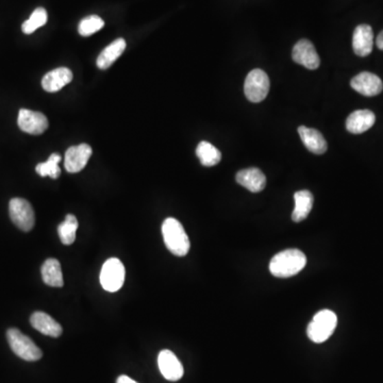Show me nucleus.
<instances>
[{"label":"nucleus","instance_id":"obj_1","mask_svg":"<svg viewBox=\"0 0 383 383\" xmlns=\"http://www.w3.org/2000/svg\"><path fill=\"white\" fill-rule=\"evenodd\" d=\"M307 257L301 250L286 249L277 254L269 263V271L277 278H290L305 269Z\"/></svg>","mask_w":383,"mask_h":383},{"label":"nucleus","instance_id":"obj_2","mask_svg":"<svg viewBox=\"0 0 383 383\" xmlns=\"http://www.w3.org/2000/svg\"><path fill=\"white\" fill-rule=\"evenodd\" d=\"M162 234L165 246L173 255L184 257L190 251V240L184 226L176 219L169 217L163 221Z\"/></svg>","mask_w":383,"mask_h":383},{"label":"nucleus","instance_id":"obj_3","mask_svg":"<svg viewBox=\"0 0 383 383\" xmlns=\"http://www.w3.org/2000/svg\"><path fill=\"white\" fill-rule=\"evenodd\" d=\"M338 325V317L330 310H321L314 315L307 329V334L312 342L324 343L334 334Z\"/></svg>","mask_w":383,"mask_h":383},{"label":"nucleus","instance_id":"obj_4","mask_svg":"<svg viewBox=\"0 0 383 383\" xmlns=\"http://www.w3.org/2000/svg\"><path fill=\"white\" fill-rule=\"evenodd\" d=\"M7 338L10 347L17 357L25 361L34 362L43 357V352L34 344V341L16 328L7 331Z\"/></svg>","mask_w":383,"mask_h":383},{"label":"nucleus","instance_id":"obj_5","mask_svg":"<svg viewBox=\"0 0 383 383\" xmlns=\"http://www.w3.org/2000/svg\"><path fill=\"white\" fill-rule=\"evenodd\" d=\"M125 267L121 260L111 258L105 262L100 271V284L103 290L114 293L121 290L125 282Z\"/></svg>","mask_w":383,"mask_h":383},{"label":"nucleus","instance_id":"obj_6","mask_svg":"<svg viewBox=\"0 0 383 383\" xmlns=\"http://www.w3.org/2000/svg\"><path fill=\"white\" fill-rule=\"evenodd\" d=\"M269 78L262 69H254L247 75L244 84V92L251 103H261L269 92Z\"/></svg>","mask_w":383,"mask_h":383},{"label":"nucleus","instance_id":"obj_7","mask_svg":"<svg viewBox=\"0 0 383 383\" xmlns=\"http://www.w3.org/2000/svg\"><path fill=\"white\" fill-rule=\"evenodd\" d=\"M10 217L13 224L21 230L28 232L36 224V215L34 208L28 200L23 198H13L9 203Z\"/></svg>","mask_w":383,"mask_h":383},{"label":"nucleus","instance_id":"obj_8","mask_svg":"<svg viewBox=\"0 0 383 383\" xmlns=\"http://www.w3.org/2000/svg\"><path fill=\"white\" fill-rule=\"evenodd\" d=\"M17 124L21 130L24 131L26 134L38 136V134H44L47 130L48 119L43 113L22 109L18 113Z\"/></svg>","mask_w":383,"mask_h":383},{"label":"nucleus","instance_id":"obj_9","mask_svg":"<svg viewBox=\"0 0 383 383\" xmlns=\"http://www.w3.org/2000/svg\"><path fill=\"white\" fill-rule=\"evenodd\" d=\"M292 58L294 62L311 71L319 69L321 64V59L314 45L306 38L300 40L295 44L292 51Z\"/></svg>","mask_w":383,"mask_h":383},{"label":"nucleus","instance_id":"obj_10","mask_svg":"<svg viewBox=\"0 0 383 383\" xmlns=\"http://www.w3.org/2000/svg\"><path fill=\"white\" fill-rule=\"evenodd\" d=\"M92 153V148L88 144L69 147L65 153V169L71 174L82 171L88 164Z\"/></svg>","mask_w":383,"mask_h":383},{"label":"nucleus","instance_id":"obj_11","mask_svg":"<svg viewBox=\"0 0 383 383\" xmlns=\"http://www.w3.org/2000/svg\"><path fill=\"white\" fill-rule=\"evenodd\" d=\"M160 371L166 380L178 381L184 377V369L178 358L171 350H162L158 357Z\"/></svg>","mask_w":383,"mask_h":383},{"label":"nucleus","instance_id":"obj_12","mask_svg":"<svg viewBox=\"0 0 383 383\" xmlns=\"http://www.w3.org/2000/svg\"><path fill=\"white\" fill-rule=\"evenodd\" d=\"M350 86L358 93L369 97L379 95L383 90L382 80L377 75L369 72H363L354 77Z\"/></svg>","mask_w":383,"mask_h":383},{"label":"nucleus","instance_id":"obj_13","mask_svg":"<svg viewBox=\"0 0 383 383\" xmlns=\"http://www.w3.org/2000/svg\"><path fill=\"white\" fill-rule=\"evenodd\" d=\"M374 46V32L369 25H359L354 32L352 36V48L356 55L359 57H367L371 55Z\"/></svg>","mask_w":383,"mask_h":383},{"label":"nucleus","instance_id":"obj_14","mask_svg":"<svg viewBox=\"0 0 383 383\" xmlns=\"http://www.w3.org/2000/svg\"><path fill=\"white\" fill-rule=\"evenodd\" d=\"M236 182L253 193H259L267 186V177L259 169H242L236 174Z\"/></svg>","mask_w":383,"mask_h":383},{"label":"nucleus","instance_id":"obj_15","mask_svg":"<svg viewBox=\"0 0 383 383\" xmlns=\"http://www.w3.org/2000/svg\"><path fill=\"white\" fill-rule=\"evenodd\" d=\"M376 116L371 110H357L346 121V128L352 134H361L374 126Z\"/></svg>","mask_w":383,"mask_h":383},{"label":"nucleus","instance_id":"obj_16","mask_svg":"<svg viewBox=\"0 0 383 383\" xmlns=\"http://www.w3.org/2000/svg\"><path fill=\"white\" fill-rule=\"evenodd\" d=\"M73 72L67 67H59L47 73L42 80V86L46 92L55 93L64 88L73 80Z\"/></svg>","mask_w":383,"mask_h":383},{"label":"nucleus","instance_id":"obj_17","mask_svg":"<svg viewBox=\"0 0 383 383\" xmlns=\"http://www.w3.org/2000/svg\"><path fill=\"white\" fill-rule=\"evenodd\" d=\"M298 134L301 138L302 143L315 155H323L327 151V142L324 136L317 129L308 128L306 126H300L298 128Z\"/></svg>","mask_w":383,"mask_h":383},{"label":"nucleus","instance_id":"obj_18","mask_svg":"<svg viewBox=\"0 0 383 383\" xmlns=\"http://www.w3.org/2000/svg\"><path fill=\"white\" fill-rule=\"evenodd\" d=\"M30 323L38 332L51 336V338H59L62 334L63 329L57 321L46 314L44 312H36L30 317Z\"/></svg>","mask_w":383,"mask_h":383},{"label":"nucleus","instance_id":"obj_19","mask_svg":"<svg viewBox=\"0 0 383 383\" xmlns=\"http://www.w3.org/2000/svg\"><path fill=\"white\" fill-rule=\"evenodd\" d=\"M126 41L124 38H117L113 43L110 44L109 46L100 53L97 58V66L100 69H109L113 63L119 59L121 55L124 53L126 49Z\"/></svg>","mask_w":383,"mask_h":383},{"label":"nucleus","instance_id":"obj_20","mask_svg":"<svg viewBox=\"0 0 383 383\" xmlns=\"http://www.w3.org/2000/svg\"><path fill=\"white\" fill-rule=\"evenodd\" d=\"M295 200V209H294L292 219L295 223H300L309 217L314 203V197L311 192L307 190H298L294 195Z\"/></svg>","mask_w":383,"mask_h":383},{"label":"nucleus","instance_id":"obj_21","mask_svg":"<svg viewBox=\"0 0 383 383\" xmlns=\"http://www.w3.org/2000/svg\"><path fill=\"white\" fill-rule=\"evenodd\" d=\"M41 271L44 282L47 286H53V288H62L63 284H64L62 269H61V264L57 259L46 260L44 262L43 267H42Z\"/></svg>","mask_w":383,"mask_h":383},{"label":"nucleus","instance_id":"obj_22","mask_svg":"<svg viewBox=\"0 0 383 383\" xmlns=\"http://www.w3.org/2000/svg\"><path fill=\"white\" fill-rule=\"evenodd\" d=\"M196 155L199 158L200 163L203 166L211 167L219 164L221 160V153L219 149L209 142H200L196 148Z\"/></svg>","mask_w":383,"mask_h":383},{"label":"nucleus","instance_id":"obj_23","mask_svg":"<svg viewBox=\"0 0 383 383\" xmlns=\"http://www.w3.org/2000/svg\"><path fill=\"white\" fill-rule=\"evenodd\" d=\"M78 229V221L73 214H67L64 221L58 227V234L60 240L64 245H72L76 240V232Z\"/></svg>","mask_w":383,"mask_h":383},{"label":"nucleus","instance_id":"obj_24","mask_svg":"<svg viewBox=\"0 0 383 383\" xmlns=\"http://www.w3.org/2000/svg\"><path fill=\"white\" fill-rule=\"evenodd\" d=\"M61 162V156L58 153H53L48 158L47 161L36 165V171L41 177H50V178L57 179L61 175V169L59 163Z\"/></svg>","mask_w":383,"mask_h":383},{"label":"nucleus","instance_id":"obj_25","mask_svg":"<svg viewBox=\"0 0 383 383\" xmlns=\"http://www.w3.org/2000/svg\"><path fill=\"white\" fill-rule=\"evenodd\" d=\"M47 11L44 8H38L34 10L32 16L27 19L26 22L23 24L22 30L24 34H34L38 28H41L47 23Z\"/></svg>","mask_w":383,"mask_h":383},{"label":"nucleus","instance_id":"obj_26","mask_svg":"<svg viewBox=\"0 0 383 383\" xmlns=\"http://www.w3.org/2000/svg\"><path fill=\"white\" fill-rule=\"evenodd\" d=\"M105 26V22L97 15H90L82 19L79 24L78 32L80 36H90L99 32Z\"/></svg>","mask_w":383,"mask_h":383},{"label":"nucleus","instance_id":"obj_27","mask_svg":"<svg viewBox=\"0 0 383 383\" xmlns=\"http://www.w3.org/2000/svg\"><path fill=\"white\" fill-rule=\"evenodd\" d=\"M116 383H138L134 381V379H131L130 377L126 376V375H122L117 378Z\"/></svg>","mask_w":383,"mask_h":383},{"label":"nucleus","instance_id":"obj_28","mask_svg":"<svg viewBox=\"0 0 383 383\" xmlns=\"http://www.w3.org/2000/svg\"><path fill=\"white\" fill-rule=\"evenodd\" d=\"M376 44L379 49L383 50V32H381L379 36H377Z\"/></svg>","mask_w":383,"mask_h":383}]
</instances>
